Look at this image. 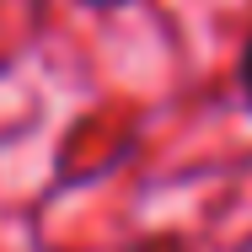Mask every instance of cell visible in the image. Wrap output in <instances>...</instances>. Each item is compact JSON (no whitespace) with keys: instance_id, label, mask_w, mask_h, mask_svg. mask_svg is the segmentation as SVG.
Masks as SVG:
<instances>
[{"instance_id":"1","label":"cell","mask_w":252,"mask_h":252,"mask_svg":"<svg viewBox=\"0 0 252 252\" xmlns=\"http://www.w3.org/2000/svg\"><path fill=\"white\" fill-rule=\"evenodd\" d=\"M236 81H242V97L252 107V32H247V43H242V54H236Z\"/></svg>"},{"instance_id":"2","label":"cell","mask_w":252,"mask_h":252,"mask_svg":"<svg viewBox=\"0 0 252 252\" xmlns=\"http://www.w3.org/2000/svg\"><path fill=\"white\" fill-rule=\"evenodd\" d=\"M124 252H183V242L177 236H145V242H134V247H124Z\"/></svg>"},{"instance_id":"3","label":"cell","mask_w":252,"mask_h":252,"mask_svg":"<svg viewBox=\"0 0 252 252\" xmlns=\"http://www.w3.org/2000/svg\"><path fill=\"white\" fill-rule=\"evenodd\" d=\"M86 5H102V11H107V5H129V0H86Z\"/></svg>"}]
</instances>
